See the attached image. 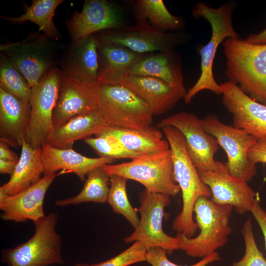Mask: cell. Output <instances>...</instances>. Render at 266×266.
Returning a JSON list of instances; mask_svg holds the SVG:
<instances>
[{
    "label": "cell",
    "mask_w": 266,
    "mask_h": 266,
    "mask_svg": "<svg viewBox=\"0 0 266 266\" xmlns=\"http://www.w3.org/2000/svg\"><path fill=\"white\" fill-rule=\"evenodd\" d=\"M169 144L175 181L182 193L183 205L175 217L172 229L187 237H192L198 227L193 219L194 208L201 196L211 198L209 187L203 183L186 149L185 138L177 128L166 126L160 128Z\"/></svg>",
    "instance_id": "1"
},
{
    "label": "cell",
    "mask_w": 266,
    "mask_h": 266,
    "mask_svg": "<svg viewBox=\"0 0 266 266\" xmlns=\"http://www.w3.org/2000/svg\"><path fill=\"white\" fill-rule=\"evenodd\" d=\"M225 75L254 100L266 105V44L229 38L222 43Z\"/></svg>",
    "instance_id": "2"
},
{
    "label": "cell",
    "mask_w": 266,
    "mask_h": 266,
    "mask_svg": "<svg viewBox=\"0 0 266 266\" xmlns=\"http://www.w3.org/2000/svg\"><path fill=\"white\" fill-rule=\"evenodd\" d=\"M234 8V4L232 2L224 3L215 8L200 1L193 7L192 16L195 18H202L208 21L211 29V35L208 43L200 50V75L196 83L187 91L183 98L185 103H191L196 95L203 90L222 95L221 86L214 77L213 66L219 45L227 38H240L233 26Z\"/></svg>",
    "instance_id": "3"
},
{
    "label": "cell",
    "mask_w": 266,
    "mask_h": 266,
    "mask_svg": "<svg viewBox=\"0 0 266 266\" xmlns=\"http://www.w3.org/2000/svg\"><path fill=\"white\" fill-rule=\"evenodd\" d=\"M233 207L217 204L210 198L200 197L194 208L200 232L195 237L178 233L179 249L189 256L203 258L225 245L232 231L229 222Z\"/></svg>",
    "instance_id": "4"
},
{
    "label": "cell",
    "mask_w": 266,
    "mask_h": 266,
    "mask_svg": "<svg viewBox=\"0 0 266 266\" xmlns=\"http://www.w3.org/2000/svg\"><path fill=\"white\" fill-rule=\"evenodd\" d=\"M97 109L109 127L141 130L152 127L154 114L150 106L121 85L99 83Z\"/></svg>",
    "instance_id": "5"
},
{
    "label": "cell",
    "mask_w": 266,
    "mask_h": 266,
    "mask_svg": "<svg viewBox=\"0 0 266 266\" xmlns=\"http://www.w3.org/2000/svg\"><path fill=\"white\" fill-rule=\"evenodd\" d=\"M55 212L33 222L35 232L26 242L1 251V260L7 266H49L63 264L62 240L56 231Z\"/></svg>",
    "instance_id": "6"
},
{
    "label": "cell",
    "mask_w": 266,
    "mask_h": 266,
    "mask_svg": "<svg viewBox=\"0 0 266 266\" xmlns=\"http://www.w3.org/2000/svg\"><path fill=\"white\" fill-rule=\"evenodd\" d=\"M110 176L118 175L140 183L145 190L169 197L180 191L173 174L170 149L133 159L132 161L102 166Z\"/></svg>",
    "instance_id": "7"
},
{
    "label": "cell",
    "mask_w": 266,
    "mask_h": 266,
    "mask_svg": "<svg viewBox=\"0 0 266 266\" xmlns=\"http://www.w3.org/2000/svg\"><path fill=\"white\" fill-rule=\"evenodd\" d=\"M56 41L38 31L21 41L0 44V50L20 71L32 88L56 67L59 45Z\"/></svg>",
    "instance_id": "8"
},
{
    "label": "cell",
    "mask_w": 266,
    "mask_h": 266,
    "mask_svg": "<svg viewBox=\"0 0 266 266\" xmlns=\"http://www.w3.org/2000/svg\"><path fill=\"white\" fill-rule=\"evenodd\" d=\"M63 73L57 66L32 88L30 119L24 139L34 148L41 147L53 129V116Z\"/></svg>",
    "instance_id": "9"
},
{
    "label": "cell",
    "mask_w": 266,
    "mask_h": 266,
    "mask_svg": "<svg viewBox=\"0 0 266 266\" xmlns=\"http://www.w3.org/2000/svg\"><path fill=\"white\" fill-rule=\"evenodd\" d=\"M201 121L205 131L214 136L225 151L229 173L247 182L251 181L257 167L248 159V152L257 140L243 130L223 123L214 114L206 115Z\"/></svg>",
    "instance_id": "10"
},
{
    "label": "cell",
    "mask_w": 266,
    "mask_h": 266,
    "mask_svg": "<svg viewBox=\"0 0 266 266\" xmlns=\"http://www.w3.org/2000/svg\"><path fill=\"white\" fill-rule=\"evenodd\" d=\"M96 34L100 42L121 45L140 54L175 50L188 38L184 33L163 32L151 26L147 20Z\"/></svg>",
    "instance_id": "11"
},
{
    "label": "cell",
    "mask_w": 266,
    "mask_h": 266,
    "mask_svg": "<svg viewBox=\"0 0 266 266\" xmlns=\"http://www.w3.org/2000/svg\"><path fill=\"white\" fill-rule=\"evenodd\" d=\"M169 196L145 190L140 196L139 223L134 232L124 239L125 243L138 242L148 250L159 247L167 253L179 249V238L166 234L162 223L165 208L170 203Z\"/></svg>",
    "instance_id": "12"
},
{
    "label": "cell",
    "mask_w": 266,
    "mask_h": 266,
    "mask_svg": "<svg viewBox=\"0 0 266 266\" xmlns=\"http://www.w3.org/2000/svg\"><path fill=\"white\" fill-rule=\"evenodd\" d=\"M170 126L183 134L188 154L198 173L219 170L224 165L216 161L214 155L219 149L216 138L204 130L201 119L192 113L182 111L161 120L156 128Z\"/></svg>",
    "instance_id": "13"
},
{
    "label": "cell",
    "mask_w": 266,
    "mask_h": 266,
    "mask_svg": "<svg viewBox=\"0 0 266 266\" xmlns=\"http://www.w3.org/2000/svg\"><path fill=\"white\" fill-rule=\"evenodd\" d=\"M66 23L72 41L126 26L120 8L106 0H85L81 11H75Z\"/></svg>",
    "instance_id": "14"
},
{
    "label": "cell",
    "mask_w": 266,
    "mask_h": 266,
    "mask_svg": "<svg viewBox=\"0 0 266 266\" xmlns=\"http://www.w3.org/2000/svg\"><path fill=\"white\" fill-rule=\"evenodd\" d=\"M200 179L210 189L211 200L220 205H231L240 214L251 211L260 196L247 182L228 171L226 164L217 171L198 173Z\"/></svg>",
    "instance_id": "15"
},
{
    "label": "cell",
    "mask_w": 266,
    "mask_h": 266,
    "mask_svg": "<svg viewBox=\"0 0 266 266\" xmlns=\"http://www.w3.org/2000/svg\"><path fill=\"white\" fill-rule=\"evenodd\" d=\"M220 85L222 103L233 116V126L257 140L266 137V105L251 99L231 81Z\"/></svg>",
    "instance_id": "16"
},
{
    "label": "cell",
    "mask_w": 266,
    "mask_h": 266,
    "mask_svg": "<svg viewBox=\"0 0 266 266\" xmlns=\"http://www.w3.org/2000/svg\"><path fill=\"white\" fill-rule=\"evenodd\" d=\"M98 86L99 83H89L63 73L53 113V128L76 115L96 110Z\"/></svg>",
    "instance_id": "17"
},
{
    "label": "cell",
    "mask_w": 266,
    "mask_h": 266,
    "mask_svg": "<svg viewBox=\"0 0 266 266\" xmlns=\"http://www.w3.org/2000/svg\"><path fill=\"white\" fill-rule=\"evenodd\" d=\"M59 175H43L41 179L28 189L16 194L7 196L0 193V218L3 221L16 223L28 220L35 222L45 215L43 201L50 185Z\"/></svg>",
    "instance_id": "18"
},
{
    "label": "cell",
    "mask_w": 266,
    "mask_h": 266,
    "mask_svg": "<svg viewBox=\"0 0 266 266\" xmlns=\"http://www.w3.org/2000/svg\"><path fill=\"white\" fill-rule=\"evenodd\" d=\"M113 84L124 86L134 92L150 106L154 115L170 110L183 99L187 93L150 76L124 74Z\"/></svg>",
    "instance_id": "19"
},
{
    "label": "cell",
    "mask_w": 266,
    "mask_h": 266,
    "mask_svg": "<svg viewBox=\"0 0 266 266\" xmlns=\"http://www.w3.org/2000/svg\"><path fill=\"white\" fill-rule=\"evenodd\" d=\"M99 44L96 33L72 41L60 61L62 72L84 82L98 83Z\"/></svg>",
    "instance_id": "20"
},
{
    "label": "cell",
    "mask_w": 266,
    "mask_h": 266,
    "mask_svg": "<svg viewBox=\"0 0 266 266\" xmlns=\"http://www.w3.org/2000/svg\"><path fill=\"white\" fill-rule=\"evenodd\" d=\"M41 156L44 166L43 175L56 173L59 175L73 173L82 181L92 169L105 165L111 164L115 160L109 158H89L72 149L58 148L47 144L41 147Z\"/></svg>",
    "instance_id": "21"
},
{
    "label": "cell",
    "mask_w": 266,
    "mask_h": 266,
    "mask_svg": "<svg viewBox=\"0 0 266 266\" xmlns=\"http://www.w3.org/2000/svg\"><path fill=\"white\" fill-rule=\"evenodd\" d=\"M125 74L157 78L173 88L187 91L181 57L175 50L143 54L129 67Z\"/></svg>",
    "instance_id": "22"
},
{
    "label": "cell",
    "mask_w": 266,
    "mask_h": 266,
    "mask_svg": "<svg viewBox=\"0 0 266 266\" xmlns=\"http://www.w3.org/2000/svg\"><path fill=\"white\" fill-rule=\"evenodd\" d=\"M31 114L29 102L0 88V140L15 148L22 146Z\"/></svg>",
    "instance_id": "23"
},
{
    "label": "cell",
    "mask_w": 266,
    "mask_h": 266,
    "mask_svg": "<svg viewBox=\"0 0 266 266\" xmlns=\"http://www.w3.org/2000/svg\"><path fill=\"white\" fill-rule=\"evenodd\" d=\"M108 127L97 109L76 115L63 125L54 128L45 144L58 148L72 147L73 143L96 135Z\"/></svg>",
    "instance_id": "24"
},
{
    "label": "cell",
    "mask_w": 266,
    "mask_h": 266,
    "mask_svg": "<svg viewBox=\"0 0 266 266\" xmlns=\"http://www.w3.org/2000/svg\"><path fill=\"white\" fill-rule=\"evenodd\" d=\"M20 156L9 180L0 187V193L11 196L21 192L38 182L44 166L41 147L34 148L22 140Z\"/></svg>",
    "instance_id": "25"
},
{
    "label": "cell",
    "mask_w": 266,
    "mask_h": 266,
    "mask_svg": "<svg viewBox=\"0 0 266 266\" xmlns=\"http://www.w3.org/2000/svg\"><path fill=\"white\" fill-rule=\"evenodd\" d=\"M100 133L114 136L125 149L141 156L170 148L167 140L163 139L162 132L153 127L141 130L108 126Z\"/></svg>",
    "instance_id": "26"
},
{
    "label": "cell",
    "mask_w": 266,
    "mask_h": 266,
    "mask_svg": "<svg viewBox=\"0 0 266 266\" xmlns=\"http://www.w3.org/2000/svg\"><path fill=\"white\" fill-rule=\"evenodd\" d=\"M98 55V82L113 84L143 54L121 45L99 41Z\"/></svg>",
    "instance_id": "27"
},
{
    "label": "cell",
    "mask_w": 266,
    "mask_h": 266,
    "mask_svg": "<svg viewBox=\"0 0 266 266\" xmlns=\"http://www.w3.org/2000/svg\"><path fill=\"white\" fill-rule=\"evenodd\" d=\"M64 0H33L31 5L24 6V14L19 17L1 16V19L14 24H20L29 21L36 24L38 31L42 32L48 38L57 41L61 33L53 21L55 11Z\"/></svg>",
    "instance_id": "28"
},
{
    "label": "cell",
    "mask_w": 266,
    "mask_h": 266,
    "mask_svg": "<svg viewBox=\"0 0 266 266\" xmlns=\"http://www.w3.org/2000/svg\"><path fill=\"white\" fill-rule=\"evenodd\" d=\"M133 5L136 22L147 20L164 32L180 31L185 27L184 19L171 14L162 0H137Z\"/></svg>",
    "instance_id": "29"
},
{
    "label": "cell",
    "mask_w": 266,
    "mask_h": 266,
    "mask_svg": "<svg viewBox=\"0 0 266 266\" xmlns=\"http://www.w3.org/2000/svg\"><path fill=\"white\" fill-rule=\"evenodd\" d=\"M110 180V176L104 171L102 166L96 167L88 173L83 187L77 195L56 200L55 205L64 207L87 202L100 203L107 202Z\"/></svg>",
    "instance_id": "30"
},
{
    "label": "cell",
    "mask_w": 266,
    "mask_h": 266,
    "mask_svg": "<svg viewBox=\"0 0 266 266\" xmlns=\"http://www.w3.org/2000/svg\"><path fill=\"white\" fill-rule=\"evenodd\" d=\"M0 88L19 99L29 102L31 87L29 82L4 54H0Z\"/></svg>",
    "instance_id": "31"
},
{
    "label": "cell",
    "mask_w": 266,
    "mask_h": 266,
    "mask_svg": "<svg viewBox=\"0 0 266 266\" xmlns=\"http://www.w3.org/2000/svg\"><path fill=\"white\" fill-rule=\"evenodd\" d=\"M110 179L107 202L115 213L123 215L134 229L136 228L140 219L127 196L126 184L128 179L118 175L110 176Z\"/></svg>",
    "instance_id": "32"
},
{
    "label": "cell",
    "mask_w": 266,
    "mask_h": 266,
    "mask_svg": "<svg viewBox=\"0 0 266 266\" xmlns=\"http://www.w3.org/2000/svg\"><path fill=\"white\" fill-rule=\"evenodd\" d=\"M95 137H89L84 141L89 145L100 157L114 160L129 158L132 160L141 155L125 149L114 136L100 133Z\"/></svg>",
    "instance_id": "33"
},
{
    "label": "cell",
    "mask_w": 266,
    "mask_h": 266,
    "mask_svg": "<svg viewBox=\"0 0 266 266\" xmlns=\"http://www.w3.org/2000/svg\"><path fill=\"white\" fill-rule=\"evenodd\" d=\"M241 233L245 245V253L243 257L232 266H266V259L259 249L255 239L250 218L244 223Z\"/></svg>",
    "instance_id": "34"
},
{
    "label": "cell",
    "mask_w": 266,
    "mask_h": 266,
    "mask_svg": "<svg viewBox=\"0 0 266 266\" xmlns=\"http://www.w3.org/2000/svg\"><path fill=\"white\" fill-rule=\"evenodd\" d=\"M147 249L141 243L134 242L127 249L105 261L90 266H128L146 261Z\"/></svg>",
    "instance_id": "35"
},
{
    "label": "cell",
    "mask_w": 266,
    "mask_h": 266,
    "mask_svg": "<svg viewBox=\"0 0 266 266\" xmlns=\"http://www.w3.org/2000/svg\"><path fill=\"white\" fill-rule=\"evenodd\" d=\"M167 252L159 247L150 248L147 251L146 260L152 266H180L170 262L167 257ZM222 258L216 251L203 258L197 263L188 266H207L211 263L221 260Z\"/></svg>",
    "instance_id": "36"
},
{
    "label": "cell",
    "mask_w": 266,
    "mask_h": 266,
    "mask_svg": "<svg viewBox=\"0 0 266 266\" xmlns=\"http://www.w3.org/2000/svg\"><path fill=\"white\" fill-rule=\"evenodd\" d=\"M248 158L255 165L259 163L266 164V137L257 140L249 149Z\"/></svg>",
    "instance_id": "37"
},
{
    "label": "cell",
    "mask_w": 266,
    "mask_h": 266,
    "mask_svg": "<svg viewBox=\"0 0 266 266\" xmlns=\"http://www.w3.org/2000/svg\"><path fill=\"white\" fill-rule=\"evenodd\" d=\"M250 212L258 222L262 232L266 250V211L260 204V198L257 200Z\"/></svg>",
    "instance_id": "38"
},
{
    "label": "cell",
    "mask_w": 266,
    "mask_h": 266,
    "mask_svg": "<svg viewBox=\"0 0 266 266\" xmlns=\"http://www.w3.org/2000/svg\"><path fill=\"white\" fill-rule=\"evenodd\" d=\"M19 157L11 150L9 145L0 141V159L18 161Z\"/></svg>",
    "instance_id": "39"
},
{
    "label": "cell",
    "mask_w": 266,
    "mask_h": 266,
    "mask_svg": "<svg viewBox=\"0 0 266 266\" xmlns=\"http://www.w3.org/2000/svg\"><path fill=\"white\" fill-rule=\"evenodd\" d=\"M244 40L253 44H266V27L259 33L250 34Z\"/></svg>",
    "instance_id": "40"
},
{
    "label": "cell",
    "mask_w": 266,
    "mask_h": 266,
    "mask_svg": "<svg viewBox=\"0 0 266 266\" xmlns=\"http://www.w3.org/2000/svg\"><path fill=\"white\" fill-rule=\"evenodd\" d=\"M18 161L0 159V173L11 175Z\"/></svg>",
    "instance_id": "41"
},
{
    "label": "cell",
    "mask_w": 266,
    "mask_h": 266,
    "mask_svg": "<svg viewBox=\"0 0 266 266\" xmlns=\"http://www.w3.org/2000/svg\"><path fill=\"white\" fill-rule=\"evenodd\" d=\"M74 266H90V265L84 263H76Z\"/></svg>",
    "instance_id": "42"
}]
</instances>
